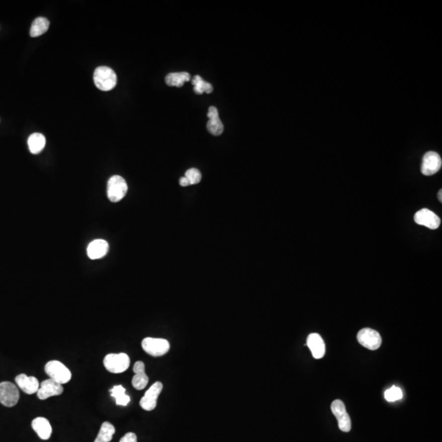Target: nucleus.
Returning <instances> with one entry per match:
<instances>
[{
    "label": "nucleus",
    "mask_w": 442,
    "mask_h": 442,
    "mask_svg": "<svg viewBox=\"0 0 442 442\" xmlns=\"http://www.w3.org/2000/svg\"><path fill=\"white\" fill-rule=\"evenodd\" d=\"M49 28V22L45 18H37L31 25L30 35L31 37H39L46 33Z\"/></svg>",
    "instance_id": "21"
},
{
    "label": "nucleus",
    "mask_w": 442,
    "mask_h": 442,
    "mask_svg": "<svg viewBox=\"0 0 442 442\" xmlns=\"http://www.w3.org/2000/svg\"><path fill=\"white\" fill-rule=\"evenodd\" d=\"M120 442H138L136 434L134 432H128L123 437L121 438Z\"/></svg>",
    "instance_id": "27"
},
{
    "label": "nucleus",
    "mask_w": 442,
    "mask_h": 442,
    "mask_svg": "<svg viewBox=\"0 0 442 442\" xmlns=\"http://www.w3.org/2000/svg\"><path fill=\"white\" fill-rule=\"evenodd\" d=\"M64 388L62 384L57 383L53 379L43 381L38 390L37 396L40 400H46L52 396H60L63 393Z\"/></svg>",
    "instance_id": "12"
},
{
    "label": "nucleus",
    "mask_w": 442,
    "mask_h": 442,
    "mask_svg": "<svg viewBox=\"0 0 442 442\" xmlns=\"http://www.w3.org/2000/svg\"><path fill=\"white\" fill-rule=\"evenodd\" d=\"M134 375L132 379V386L134 388L141 391L144 389L148 383V377L145 373V365L143 361H137L133 367Z\"/></svg>",
    "instance_id": "14"
},
{
    "label": "nucleus",
    "mask_w": 442,
    "mask_h": 442,
    "mask_svg": "<svg viewBox=\"0 0 442 442\" xmlns=\"http://www.w3.org/2000/svg\"><path fill=\"white\" fill-rule=\"evenodd\" d=\"M416 224L427 227L430 229H436L440 225V219L436 214L427 208L419 210L414 215Z\"/></svg>",
    "instance_id": "11"
},
{
    "label": "nucleus",
    "mask_w": 442,
    "mask_h": 442,
    "mask_svg": "<svg viewBox=\"0 0 442 442\" xmlns=\"http://www.w3.org/2000/svg\"><path fill=\"white\" fill-rule=\"evenodd\" d=\"M44 371L49 379L60 384H66L71 379V373L66 365L58 361H51L44 366Z\"/></svg>",
    "instance_id": "2"
},
{
    "label": "nucleus",
    "mask_w": 442,
    "mask_h": 442,
    "mask_svg": "<svg viewBox=\"0 0 442 442\" xmlns=\"http://www.w3.org/2000/svg\"><path fill=\"white\" fill-rule=\"evenodd\" d=\"M27 143H28L29 150L31 151V153L39 154L40 152H42L45 147L46 139L42 134L34 133L29 137Z\"/></svg>",
    "instance_id": "19"
},
{
    "label": "nucleus",
    "mask_w": 442,
    "mask_h": 442,
    "mask_svg": "<svg viewBox=\"0 0 442 442\" xmlns=\"http://www.w3.org/2000/svg\"><path fill=\"white\" fill-rule=\"evenodd\" d=\"M385 398L389 402H393L396 400H400L402 398V392H401L400 388L393 386L390 389L386 391Z\"/></svg>",
    "instance_id": "25"
},
{
    "label": "nucleus",
    "mask_w": 442,
    "mask_h": 442,
    "mask_svg": "<svg viewBox=\"0 0 442 442\" xmlns=\"http://www.w3.org/2000/svg\"><path fill=\"white\" fill-rule=\"evenodd\" d=\"M441 194H442V190H440V191H439V193H438V198H439V200H440V203H441V202H442V198H441L442 195H441Z\"/></svg>",
    "instance_id": "29"
},
{
    "label": "nucleus",
    "mask_w": 442,
    "mask_h": 442,
    "mask_svg": "<svg viewBox=\"0 0 442 442\" xmlns=\"http://www.w3.org/2000/svg\"><path fill=\"white\" fill-rule=\"evenodd\" d=\"M31 426L34 431L40 436L42 440H48L52 435V427L50 422L44 417H38L35 418L32 422Z\"/></svg>",
    "instance_id": "18"
},
{
    "label": "nucleus",
    "mask_w": 442,
    "mask_h": 442,
    "mask_svg": "<svg viewBox=\"0 0 442 442\" xmlns=\"http://www.w3.org/2000/svg\"><path fill=\"white\" fill-rule=\"evenodd\" d=\"M207 117L209 119L207 124V130L215 136H219L220 134H222L224 132V125L220 119L219 112L216 107L213 106L210 107L207 113Z\"/></svg>",
    "instance_id": "13"
},
{
    "label": "nucleus",
    "mask_w": 442,
    "mask_h": 442,
    "mask_svg": "<svg viewBox=\"0 0 442 442\" xmlns=\"http://www.w3.org/2000/svg\"><path fill=\"white\" fill-rule=\"evenodd\" d=\"M116 432V428L111 422H104L101 425L100 430L95 442H110Z\"/></svg>",
    "instance_id": "22"
},
{
    "label": "nucleus",
    "mask_w": 442,
    "mask_h": 442,
    "mask_svg": "<svg viewBox=\"0 0 442 442\" xmlns=\"http://www.w3.org/2000/svg\"><path fill=\"white\" fill-rule=\"evenodd\" d=\"M163 384L161 382H156L153 383L149 389L144 394V396L141 398L139 401V405L141 408L144 409L146 411H152L157 405V400H158L160 394L162 392Z\"/></svg>",
    "instance_id": "8"
},
{
    "label": "nucleus",
    "mask_w": 442,
    "mask_h": 442,
    "mask_svg": "<svg viewBox=\"0 0 442 442\" xmlns=\"http://www.w3.org/2000/svg\"><path fill=\"white\" fill-rule=\"evenodd\" d=\"M359 343L369 350H375L382 345V337L376 330L366 328L361 329L357 334Z\"/></svg>",
    "instance_id": "7"
},
{
    "label": "nucleus",
    "mask_w": 442,
    "mask_h": 442,
    "mask_svg": "<svg viewBox=\"0 0 442 442\" xmlns=\"http://www.w3.org/2000/svg\"><path fill=\"white\" fill-rule=\"evenodd\" d=\"M142 348L147 354L153 357H160L169 351L170 345L166 339L146 337L142 341Z\"/></svg>",
    "instance_id": "4"
},
{
    "label": "nucleus",
    "mask_w": 442,
    "mask_h": 442,
    "mask_svg": "<svg viewBox=\"0 0 442 442\" xmlns=\"http://www.w3.org/2000/svg\"><path fill=\"white\" fill-rule=\"evenodd\" d=\"M191 79L190 73L173 72L169 73L165 76V83L171 87H182L185 82L190 81Z\"/></svg>",
    "instance_id": "20"
},
{
    "label": "nucleus",
    "mask_w": 442,
    "mask_h": 442,
    "mask_svg": "<svg viewBox=\"0 0 442 442\" xmlns=\"http://www.w3.org/2000/svg\"><path fill=\"white\" fill-rule=\"evenodd\" d=\"M15 381L17 385L28 395L37 393L40 388V383L35 377L27 376V374H22L16 377Z\"/></svg>",
    "instance_id": "15"
},
{
    "label": "nucleus",
    "mask_w": 442,
    "mask_h": 442,
    "mask_svg": "<svg viewBox=\"0 0 442 442\" xmlns=\"http://www.w3.org/2000/svg\"><path fill=\"white\" fill-rule=\"evenodd\" d=\"M109 250L108 242L104 239L94 240L89 244L87 254L92 260H98L107 255Z\"/></svg>",
    "instance_id": "16"
},
{
    "label": "nucleus",
    "mask_w": 442,
    "mask_h": 442,
    "mask_svg": "<svg viewBox=\"0 0 442 442\" xmlns=\"http://www.w3.org/2000/svg\"><path fill=\"white\" fill-rule=\"evenodd\" d=\"M130 365V357L126 353L108 354L104 360V367L112 374L124 373L129 369Z\"/></svg>",
    "instance_id": "3"
},
{
    "label": "nucleus",
    "mask_w": 442,
    "mask_h": 442,
    "mask_svg": "<svg viewBox=\"0 0 442 442\" xmlns=\"http://www.w3.org/2000/svg\"><path fill=\"white\" fill-rule=\"evenodd\" d=\"M180 185H181L182 187H187V186H190V181H188L187 178L184 176V177H182V178H181V180H180Z\"/></svg>",
    "instance_id": "28"
},
{
    "label": "nucleus",
    "mask_w": 442,
    "mask_h": 442,
    "mask_svg": "<svg viewBox=\"0 0 442 442\" xmlns=\"http://www.w3.org/2000/svg\"><path fill=\"white\" fill-rule=\"evenodd\" d=\"M20 398L18 387L10 382L0 383V403L6 407H14Z\"/></svg>",
    "instance_id": "6"
},
{
    "label": "nucleus",
    "mask_w": 442,
    "mask_h": 442,
    "mask_svg": "<svg viewBox=\"0 0 442 442\" xmlns=\"http://www.w3.org/2000/svg\"><path fill=\"white\" fill-rule=\"evenodd\" d=\"M307 345L315 359H321L325 354V344L320 335L310 333L307 337Z\"/></svg>",
    "instance_id": "17"
},
{
    "label": "nucleus",
    "mask_w": 442,
    "mask_h": 442,
    "mask_svg": "<svg viewBox=\"0 0 442 442\" xmlns=\"http://www.w3.org/2000/svg\"><path fill=\"white\" fill-rule=\"evenodd\" d=\"M332 414H334L338 422L340 430L344 432H348L351 429V421L350 416L345 409V405L341 400H336L331 405Z\"/></svg>",
    "instance_id": "9"
},
{
    "label": "nucleus",
    "mask_w": 442,
    "mask_h": 442,
    "mask_svg": "<svg viewBox=\"0 0 442 442\" xmlns=\"http://www.w3.org/2000/svg\"><path fill=\"white\" fill-rule=\"evenodd\" d=\"M185 177H186L188 181H190V185H197L202 181V174L196 168H191V169H188L185 173Z\"/></svg>",
    "instance_id": "26"
},
{
    "label": "nucleus",
    "mask_w": 442,
    "mask_h": 442,
    "mask_svg": "<svg viewBox=\"0 0 442 442\" xmlns=\"http://www.w3.org/2000/svg\"><path fill=\"white\" fill-rule=\"evenodd\" d=\"M95 85L102 91H110L117 85V74L108 66H99L94 73Z\"/></svg>",
    "instance_id": "1"
},
{
    "label": "nucleus",
    "mask_w": 442,
    "mask_h": 442,
    "mask_svg": "<svg viewBox=\"0 0 442 442\" xmlns=\"http://www.w3.org/2000/svg\"><path fill=\"white\" fill-rule=\"evenodd\" d=\"M192 84L194 86V91L196 95H202L206 94H211L213 92V86L208 82L205 81L200 75H195L192 79Z\"/></svg>",
    "instance_id": "24"
},
{
    "label": "nucleus",
    "mask_w": 442,
    "mask_h": 442,
    "mask_svg": "<svg viewBox=\"0 0 442 442\" xmlns=\"http://www.w3.org/2000/svg\"><path fill=\"white\" fill-rule=\"evenodd\" d=\"M111 396L116 400V404L126 406L130 403V397L126 394V388L121 385L114 386L110 389Z\"/></svg>",
    "instance_id": "23"
},
{
    "label": "nucleus",
    "mask_w": 442,
    "mask_h": 442,
    "mask_svg": "<svg viewBox=\"0 0 442 442\" xmlns=\"http://www.w3.org/2000/svg\"><path fill=\"white\" fill-rule=\"evenodd\" d=\"M442 161L440 155L435 152H428L423 156L421 171L426 176L437 173L441 168Z\"/></svg>",
    "instance_id": "10"
},
{
    "label": "nucleus",
    "mask_w": 442,
    "mask_h": 442,
    "mask_svg": "<svg viewBox=\"0 0 442 442\" xmlns=\"http://www.w3.org/2000/svg\"><path fill=\"white\" fill-rule=\"evenodd\" d=\"M128 191V185L123 177L113 175L108 182V198L112 203L122 200Z\"/></svg>",
    "instance_id": "5"
}]
</instances>
